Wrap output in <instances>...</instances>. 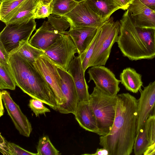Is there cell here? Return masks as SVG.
<instances>
[{"label":"cell","mask_w":155,"mask_h":155,"mask_svg":"<svg viewBox=\"0 0 155 155\" xmlns=\"http://www.w3.org/2000/svg\"><path fill=\"white\" fill-rule=\"evenodd\" d=\"M114 122L109 133L100 136L99 144L109 155H130L137 135L138 100L129 93L117 95Z\"/></svg>","instance_id":"1"},{"label":"cell","mask_w":155,"mask_h":155,"mask_svg":"<svg viewBox=\"0 0 155 155\" xmlns=\"http://www.w3.org/2000/svg\"><path fill=\"white\" fill-rule=\"evenodd\" d=\"M124 56L131 61L155 57V28L136 27L128 9L120 21L117 42Z\"/></svg>","instance_id":"2"},{"label":"cell","mask_w":155,"mask_h":155,"mask_svg":"<svg viewBox=\"0 0 155 155\" xmlns=\"http://www.w3.org/2000/svg\"><path fill=\"white\" fill-rule=\"evenodd\" d=\"M8 63L16 86L32 98L58 110L59 107L52 89L33 64L17 52L10 55Z\"/></svg>","instance_id":"3"},{"label":"cell","mask_w":155,"mask_h":155,"mask_svg":"<svg viewBox=\"0 0 155 155\" xmlns=\"http://www.w3.org/2000/svg\"><path fill=\"white\" fill-rule=\"evenodd\" d=\"M117 95L108 94L96 86L90 94L89 101L96 118L100 136L108 134L115 117Z\"/></svg>","instance_id":"4"},{"label":"cell","mask_w":155,"mask_h":155,"mask_svg":"<svg viewBox=\"0 0 155 155\" xmlns=\"http://www.w3.org/2000/svg\"><path fill=\"white\" fill-rule=\"evenodd\" d=\"M100 35L90 61L89 67L105 65L111 48L118 41L120 31V22L114 21L112 17L99 28Z\"/></svg>","instance_id":"5"},{"label":"cell","mask_w":155,"mask_h":155,"mask_svg":"<svg viewBox=\"0 0 155 155\" xmlns=\"http://www.w3.org/2000/svg\"><path fill=\"white\" fill-rule=\"evenodd\" d=\"M36 26L33 18L6 25L0 33V42L9 55L16 51L21 42L29 41Z\"/></svg>","instance_id":"6"},{"label":"cell","mask_w":155,"mask_h":155,"mask_svg":"<svg viewBox=\"0 0 155 155\" xmlns=\"http://www.w3.org/2000/svg\"><path fill=\"white\" fill-rule=\"evenodd\" d=\"M45 54L58 67L68 71L69 65L78 53L71 37L63 33L56 41L44 51Z\"/></svg>","instance_id":"7"},{"label":"cell","mask_w":155,"mask_h":155,"mask_svg":"<svg viewBox=\"0 0 155 155\" xmlns=\"http://www.w3.org/2000/svg\"><path fill=\"white\" fill-rule=\"evenodd\" d=\"M33 64L52 89L59 108L65 103L66 100L61 90V78L57 66L45 54Z\"/></svg>","instance_id":"8"},{"label":"cell","mask_w":155,"mask_h":155,"mask_svg":"<svg viewBox=\"0 0 155 155\" xmlns=\"http://www.w3.org/2000/svg\"><path fill=\"white\" fill-rule=\"evenodd\" d=\"M88 82L93 80L95 86L104 93L113 96L117 95L121 81L117 79L109 69L103 65L92 66L88 70Z\"/></svg>","instance_id":"9"},{"label":"cell","mask_w":155,"mask_h":155,"mask_svg":"<svg viewBox=\"0 0 155 155\" xmlns=\"http://www.w3.org/2000/svg\"><path fill=\"white\" fill-rule=\"evenodd\" d=\"M73 27H91L99 28L105 21L94 12L84 0L64 16Z\"/></svg>","instance_id":"10"},{"label":"cell","mask_w":155,"mask_h":155,"mask_svg":"<svg viewBox=\"0 0 155 155\" xmlns=\"http://www.w3.org/2000/svg\"><path fill=\"white\" fill-rule=\"evenodd\" d=\"M0 94L1 99L15 128L21 135L29 137L32 128L27 117L19 105L13 101L9 92L4 90L1 91Z\"/></svg>","instance_id":"11"},{"label":"cell","mask_w":155,"mask_h":155,"mask_svg":"<svg viewBox=\"0 0 155 155\" xmlns=\"http://www.w3.org/2000/svg\"><path fill=\"white\" fill-rule=\"evenodd\" d=\"M57 67L61 91L66 100L65 103L60 107L58 111L61 114L71 113L74 115L79 101L73 78L68 71Z\"/></svg>","instance_id":"12"},{"label":"cell","mask_w":155,"mask_h":155,"mask_svg":"<svg viewBox=\"0 0 155 155\" xmlns=\"http://www.w3.org/2000/svg\"><path fill=\"white\" fill-rule=\"evenodd\" d=\"M138 100V117L137 134L147 119L155 105V80L139 91Z\"/></svg>","instance_id":"13"},{"label":"cell","mask_w":155,"mask_h":155,"mask_svg":"<svg viewBox=\"0 0 155 155\" xmlns=\"http://www.w3.org/2000/svg\"><path fill=\"white\" fill-rule=\"evenodd\" d=\"M98 28L91 27H73L63 33L69 35L78 50L81 62L97 33Z\"/></svg>","instance_id":"14"},{"label":"cell","mask_w":155,"mask_h":155,"mask_svg":"<svg viewBox=\"0 0 155 155\" xmlns=\"http://www.w3.org/2000/svg\"><path fill=\"white\" fill-rule=\"evenodd\" d=\"M127 9L136 27L155 28V11L139 0H133Z\"/></svg>","instance_id":"15"},{"label":"cell","mask_w":155,"mask_h":155,"mask_svg":"<svg viewBox=\"0 0 155 155\" xmlns=\"http://www.w3.org/2000/svg\"><path fill=\"white\" fill-rule=\"evenodd\" d=\"M63 34L54 29L48 21H45L28 42L32 46L44 51L54 43Z\"/></svg>","instance_id":"16"},{"label":"cell","mask_w":155,"mask_h":155,"mask_svg":"<svg viewBox=\"0 0 155 155\" xmlns=\"http://www.w3.org/2000/svg\"><path fill=\"white\" fill-rule=\"evenodd\" d=\"M68 71L72 76L77 92L79 101H89L90 94L88 86L85 78V72L79 55L74 56L71 61Z\"/></svg>","instance_id":"17"},{"label":"cell","mask_w":155,"mask_h":155,"mask_svg":"<svg viewBox=\"0 0 155 155\" xmlns=\"http://www.w3.org/2000/svg\"><path fill=\"white\" fill-rule=\"evenodd\" d=\"M74 115L82 128L98 134L99 131L96 119L89 100L79 102Z\"/></svg>","instance_id":"18"},{"label":"cell","mask_w":155,"mask_h":155,"mask_svg":"<svg viewBox=\"0 0 155 155\" xmlns=\"http://www.w3.org/2000/svg\"><path fill=\"white\" fill-rule=\"evenodd\" d=\"M37 0H25L2 21L5 25L21 22L33 18Z\"/></svg>","instance_id":"19"},{"label":"cell","mask_w":155,"mask_h":155,"mask_svg":"<svg viewBox=\"0 0 155 155\" xmlns=\"http://www.w3.org/2000/svg\"><path fill=\"white\" fill-rule=\"evenodd\" d=\"M88 7L104 21L108 20L111 14L120 9L114 0H84Z\"/></svg>","instance_id":"20"},{"label":"cell","mask_w":155,"mask_h":155,"mask_svg":"<svg viewBox=\"0 0 155 155\" xmlns=\"http://www.w3.org/2000/svg\"><path fill=\"white\" fill-rule=\"evenodd\" d=\"M120 79L121 83L128 91L136 93L141 89L142 76L134 68L129 67L124 69L120 74Z\"/></svg>","instance_id":"21"},{"label":"cell","mask_w":155,"mask_h":155,"mask_svg":"<svg viewBox=\"0 0 155 155\" xmlns=\"http://www.w3.org/2000/svg\"><path fill=\"white\" fill-rule=\"evenodd\" d=\"M150 120L149 115L137 134L133 149L135 155H143L150 146L148 135Z\"/></svg>","instance_id":"22"},{"label":"cell","mask_w":155,"mask_h":155,"mask_svg":"<svg viewBox=\"0 0 155 155\" xmlns=\"http://www.w3.org/2000/svg\"><path fill=\"white\" fill-rule=\"evenodd\" d=\"M15 52L23 59L33 64L41 55L45 54L44 51L31 45L28 41L21 42Z\"/></svg>","instance_id":"23"},{"label":"cell","mask_w":155,"mask_h":155,"mask_svg":"<svg viewBox=\"0 0 155 155\" xmlns=\"http://www.w3.org/2000/svg\"><path fill=\"white\" fill-rule=\"evenodd\" d=\"M16 86L8 64L0 63V88L15 90Z\"/></svg>","instance_id":"24"},{"label":"cell","mask_w":155,"mask_h":155,"mask_svg":"<svg viewBox=\"0 0 155 155\" xmlns=\"http://www.w3.org/2000/svg\"><path fill=\"white\" fill-rule=\"evenodd\" d=\"M78 3L75 0H53L50 3L52 14L64 16L71 11Z\"/></svg>","instance_id":"25"},{"label":"cell","mask_w":155,"mask_h":155,"mask_svg":"<svg viewBox=\"0 0 155 155\" xmlns=\"http://www.w3.org/2000/svg\"><path fill=\"white\" fill-rule=\"evenodd\" d=\"M0 152L4 155H37L28 151L13 143L8 142L0 135Z\"/></svg>","instance_id":"26"},{"label":"cell","mask_w":155,"mask_h":155,"mask_svg":"<svg viewBox=\"0 0 155 155\" xmlns=\"http://www.w3.org/2000/svg\"><path fill=\"white\" fill-rule=\"evenodd\" d=\"M36 149L37 155H58L61 154L52 143L47 135L43 136L40 138Z\"/></svg>","instance_id":"27"},{"label":"cell","mask_w":155,"mask_h":155,"mask_svg":"<svg viewBox=\"0 0 155 155\" xmlns=\"http://www.w3.org/2000/svg\"><path fill=\"white\" fill-rule=\"evenodd\" d=\"M47 18L48 21L54 29L60 32L63 33L71 27L70 22L65 16L51 14Z\"/></svg>","instance_id":"28"},{"label":"cell","mask_w":155,"mask_h":155,"mask_svg":"<svg viewBox=\"0 0 155 155\" xmlns=\"http://www.w3.org/2000/svg\"><path fill=\"white\" fill-rule=\"evenodd\" d=\"M25 0H4L0 2V19H4Z\"/></svg>","instance_id":"29"},{"label":"cell","mask_w":155,"mask_h":155,"mask_svg":"<svg viewBox=\"0 0 155 155\" xmlns=\"http://www.w3.org/2000/svg\"><path fill=\"white\" fill-rule=\"evenodd\" d=\"M52 14V10L50 4L39 2L33 11V18L35 19L45 18Z\"/></svg>","instance_id":"30"},{"label":"cell","mask_w":155,"mask_h":155,"mask_svg":"<svg viewBox=\"0 0 155 155\" xmlns=\"http://www.w3.org/2000/svg\"><path fill=\"white\" fill-rule=\"evenodd\" d=\"M43 103L40 101L32 98L29 101L28 106L36 117L40 114H44L45 115L46 113L50 112V110L45 106Z\"/></svg>","instance_id":"31"},{"label":"cell","mask_w":155,"mask_h":155,"mask_svg":"<svg viewBox=\"0 0 155 155\" xmlns=\"http://www.w3.org/2000/svg\"><path fill=\"white\" fill-rule=\"evenodd\" d=\"M100 31L99 28H98L95 36L86 52L82 61L81 62L82 67L84 72L89 68L90 61L93 55L95 45L98 39Z\"/></svg>","instance_id":"32"},{"label":"cell","mask_w":155,"mask_h":155,"mask_svg":"<svg viewBox=\"0 0 155 155\" xmlns=\"http://www.w3.org/2000/svg\"><path fill=\"white\" fill-rule=\"evenodd\" d=\"M150 117L148 135L150 146L155 143V116L150 115Z\"/></svg>","instance_id":"33"},{"label":"cell","mask_w":155,"mask_h":155,"mask_svg":"<svg viewBox=\"0 0 155 155\" xmlns=\"http://www.w3.org/2000/svg\"><path fill=\"white\" fill-rule=\"evenodd\" d=\"M10 55L5 48L2 43L0 42V63L8 64Z\"/></svg>","instance_id":"34"},{"label":"cell","mask_w":155,"mask_h":155,"mask_svg":"<svg viewBox=\"0 0 155 155\" xmlns=\"http://www.w3.org/2000/svg\"><path fill=\"white\" fill-rule=\"evenodd\" d=\"M84 155H109L108 150L105 148H97L95 152L92 154H84Z\"/></svg>","instance_id":"35"},{"label":"cell","mask_w":155,"mask_h":155,"mask_svg":"<svg viewBox=\"0 0 155 155\" xmlns=\"http://www.w3.org/2000/svg\"><path fill=\"white\" fill-rule=\"evenodd\" d=\"M120 8L124 10H127L129 4L126 0H114Z\"/></svg>","instance_id":"36"},{"label":"cell","mask_w":155,"mask_h":155,"mask_svg":"<svg viewBox=\"0 0 155 155\" xmlns=\"http://www.w3.org/2000/svg\"><path fill=\"white\" fill-rule=\"evenodd\" d=\"M143 4L154 11L155 10V0H139Z\"/></svg>","instance_id":"37"},{"label":"cell","mask_w":155,"mask_h":155,"mask_svg":"<svg viewBox=\"0 0 155 155\" xmlns=\"http://www.w3.org/2000/svg\"><path fill=\"white\" fill-rule=\"evenodd\" d=\"M143 155H155V143L148 148Z\"/></svg>","instance_id":"38"},{"label":"cell","mask_w":155,"mask_h":155,"mask_svg":"<svg viewBox=\"0 0 155 155\" xmlns=\"http://www.w3.org/2000/svg\"><path fill=\"white\" fill-rule=\"evenodd\" d=\"M53 0H37L38 2H41L44 3L50 4Z\"/></svg>","instance_id":"39"},{"label":"cell","mask_w":155,"mask_h":155,"mask_svg":"<svg viewBox=\"0 0 155 155\" xmlns=\"http://www.w3.org/2000/svg\"><path fill=\"white\" fill-rule=\"evenodd\" d=\"M153 110V114L152 115L155 116V105L154 107Z\"/></svg>","instance_id":"40"},{"label":"cell","mask_w":155,"mask_h":155,"mask_svg":"<svg viewBox=\"0 0 155 155\" xmlns=\"http://www.w3.org/2000/svg\"><path fill=\"white\" fill-rule=\"evenodd\" d=\"M127 2L130 4V3H131L133 1V0H126Z\"/></svg>","instance_id":"41"},{"label":"cell","mask_w":155,"mask_h":155,"mask_svg":"<svg viewBox=\"0 0 155 155\" xmlns=\"http://www.w3.org/2000/svg\"><path fill=\"white\" fill-rule=\"evenodd\" d=\"M4 0H0V2H2Z\"/></svg>","instance_id":"42"},{"label":"cell","mask_w":155,"mask_h":155,"mask_svg":"<svg viewBox=\"0 0 155 155\" xmlns=\"http://www.w3.org/2000/svg\"><path fill=\"white\" fill-rule=\"evenodd\" d=\"M154 11H155V10H154Z\"/></svg>","instance_id":"43"},{"label":"cell","mask_w":155,"mask_h":155,"mask_svg":"<svg viewBox=\"0 0 155 155\" xmlns=\"http://www.w3.org/2000/svg\"><path fill=\"white\" fill-rule=\"evenodd\" d=\"M76 0V1H77V0Z\"/></svg>","instance_id":"44"}]
</instances>
